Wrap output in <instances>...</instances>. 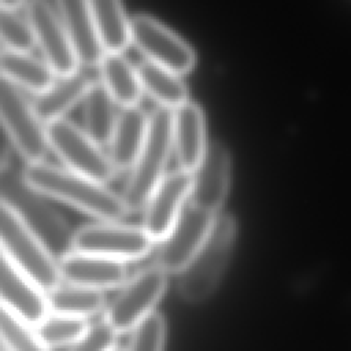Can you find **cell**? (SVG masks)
<instances>
[{"label":"cell","mask_w":351,"mask_h":351,"mask_svg":"<svg viewBox=\"0 0 351 351\" xmlns=\"http://www.w3.org/2000/svg\"><path fill=\"white\" fill-rule=\"evenodd\" d=\"M22 176L41 195L73 206L101 222H118L129 214L121 195L67 167L43 160L26 165Z\"/></svg>","instance_id":"1"},{"label":"cell","mask_w":351,"mask_h":351,"mask_svg":"<svg viewBox=\"0 0 351 351\" xmlns=\"http://www.w3.org/2000/svg\"><path fill=\"white\" fill-rule=\"evenodd\" d=\"M237 225L228 213L217 214L204 243L178 273L177 291L192 304L207 300L218 288L229 265Z\"/></svg>","instance_id":"2"},{"label":"cell","mask_w":351,"mask_h":351,"mask_svg":"<svg viewBox=\"0 0 351 351\" xmlns=\"http://www.w3.org/2000/svg\"><path fill=\"white\" fill-rule=\"evenodd\" d=\"M0 197L23 219L56 261L71 251L73 233L64 218L10 166L0 170Z\"/></svg>","instance_id":"3"},{"label":"cell","mask_w":351,"mask_h":351,"mask_svg":"<svg viewBox=\"0 0 351 351\" xmlns=\"http://www.w3.org/2000/svg\"><path fill=\"white\" fill-rule=\"evenodd\" d=\"M173 151V111L156 107L149 114L145 141L130 169L121 195L129 213L143 210L151 193L166 176L165 170Z\"/></svg>","instance_id":"4"},{"label":"cell","mask_w":351,"mask_h":351,"mask_svg":"<svg viewBox=\"0 0 351 351\" xmlns=\"http://www.w3.org/2000/svg\"><path fill=\"white\" fill-rule=\"evenodd\" d=\"M0 247L48 293L60 282L58 261L23 219L0 197Z\"/></svg>","instance_id":"5"},{"label":"cell","mask_w":351,"mask_h":351,"mask_svg":"<svg viewBox=\"0 0 351 351\" xmlns=\"http://www.w3.org/2000/svg\"><path fill=\"white\" fill-rule=\"evenodd\" d=\"M0 126L26 163L43 162L48 152L45 123L23 90L0 75Z\"/></svg>","instance_id":"6"},{"label":"cell","mask_w":351,"mask_h":351,"mask_svg":"<svg viewBox=\"0 0 351 351\" xmlns=\"http://www.w3.org/2000/svg\"><path fill=\"white\" fill-rule=\"evenodd\" d=\"M167 288V273L158 265L138 270L107 304L104 321L117 333L132 332L143 319L155 311Z\"/></svg>","instance_id":"7"},{"label":"cell","mask_w":351,"mask_h":351,"mask_svg":"<svg viewBox=\"0 0 351 351\" xmlns=\"http://www.w3.org/2000/svg\"><path fill=\"white\" fill-rule=\"evenodd\" d=\"M49 148L71 171L106 184L114 180L119 170L114 166L101 145L88 133L66 118L45 125Z\"/></svg>","instance_id":"8"},{"label":"cell","mask_w":351,"mask_h":351,"mask_svg":"<svg viewBox=\"0 0 351 351\" xmlns=\"http://www.w3.org/2000/svg\"><path fill=\"white\" fill-rule=\"evenodd\" d=\"M155 241L143 226L118 222H99L80 228L73 233L71 250L95 254L117 261H134L148 255Z\"/></svg>","instance_id":"9"},{"label":"cell","mask_w":351,"mask_h":351,"mask_svg":"<svg viewBox=\"0 0 351 351\" xmlns=\"http://www.w3.org/2000/svg\"><path fill=\"white\" fill-rule=\"evenodd\" d=\"M130 27L132 43L147 60L180 75L195 67L196 52L191 44L155 16L137 14L130 19Z\"/></svg>","instance_id":"10"},{"label":"cell","mask_w":351,"mask_h":351,"mask_svg":"<svg viewBox=\"0 0 351 351\" xmlns=\"http://www.w3.org/2000/svg\"><path fill=\"white\" fill-rule=\"evenodd\" d=\"M215 217L186 202L167 236L158 243L154 263L167 274L180 273L204 243Z\"/></svg>","instance_id":"11"},{"label":"cell","mask_w":351,"mask_h":351,"mask_svg":"<svg viewBox=\"0 0 351 351\" xmlns=\"http://www.w3.org/2000/svg\"><path fill=\"white\" fill-rule=\"evenodd\" d=\"M25 16L33 30L44 62L56 77H64L78 70V59L59 12L43 0L27 1Z\"/></svg>","instance_id":"12"},{"label":"cell","mask_w":351,"mask_h":351,"mask_svg":"<svg viewBox=\"0 0 351 351\" xmlns=\"http://www.w3.org/2000/svg\"><path fill=\"white\" fill-rule=\"evenodd\" d=\"M191 189L192 173L178 169L166 174L156 185L143 208V229L155 243L167 236L186 204Z\"/></svg>","instance_id":"13"},{"label":"cell","mask_w":351,"mask_h":351,"mask_svg":"<svg viewBox=\"0 0 351 351\" xmlns=\"http://www.w3.org/2000/svg\"><path fill=\"white\" fill-rule=\"evenodd\" d=\"M0 306L22 318L30 326H37L49 314L45 293L1 247Z\"/></svg>","instance_id":"14"},{"label":"cell","mask_w":351,"mask_h":351,"mask_svg":"<svg viewBox=\"0 0 351 351\" xmlns=\"http://www.w3.org/2000/svg\"><path fill=\"white\" fill-rule=\"evenodd\" d=\"M232 160L228 148L219 141L207 145L204 156L192 173V189L188 202L196 207L218 214L230 185Z\"/></svg>","instance_id":"15"},{"label":"cell","mask_w":351,"mask_h":351,"mask_svg":"<svg viewBox=\"0 0 351 351\" xmlns=\"http://www.w3.org/2000/svg\"><path fill=\"white\" fill-rule=\"evenodd\" d=\"M58 269L62 281L99 291L122 287L129 280L125 262L73 250L58 259Z\"/></svg>","instance_id":"16"},{"label":"cell","mask_w":351,"mask_h":351,"mask_svg":"<svg viewBox=\"0 0 351 351\" xmlns=\"http://www.w3.org/2000/svg\"><path fill=\"white\" fill-rule=\"evenodd\" d=\"M207 145L204 112L196 101L188 100L173 111V151L178 170L193 173Z\"/></svg>","instance_id":"17"},{"label":"cell","mask_w":351,"mask_h":351,"mask_svg":"<svg viewBox=\"0 0 351 351\" xmlns=\"http://www.w3.org/2000/svg\"><path fill=\"white\" fill-rule=\"evenodd\" d=\"M56 5L78 63L85 67H99L106 52L97 36L89 1L60 0Z\"/></svg>","instance_id":"18"},{"label":"cell","mask_w":351,"mask_h":351,"mask_svg":"<svg viewBox=\"0 0 351 351\" xmlns=\"http://www.w3.org/2000/svg\"><path fill=\"white\" fill-rule=\"evenodd\" d=\"M148 125L149 114L138 106L125 107L118 112L107 154L119 171L133 167L145 141Z\"/></svg>","instance_id":"19"},{"label":"cell","mask_w":351,"mask_h":351,"mask_svg":"<svg viewBox=\"0 0 351 351\" xmlns=\"http://www.w3.org/2000/svg\"><path fill=\"white\" fill-rule=\"evenodd\" d=\"M96 82L90 74L78 69L70 75L58 77L48 90L34 95L33 107L45 125L51 123L64 118V114L84 100Z\"/></svg>","instance_id":"20"},{"label":"cell","mask_w":351,"mask_h":351,"mask_svg":"<svg viewBox=\"0 0 351 351\" xmlns=\"http://www.w3.org/2000/svg\"><path fill=\"white\" fill-rule=\"evenodd\" d=\"M0 75L22 90H30L33 95L48 90L58 78L44 59L41 60L30 52H18L5 48L0 51Z\"/></svg>","instance_id":"21"},{"label":"cell","mask_w":351,"mask_h":351,"mask_svg":"<svg viewBox=\"0 0 351 351\" xmlns=\"http://www.w3.org/2000/svg\"><path fill=\"white\" fill-rule=\"evenodd\" d=\"M100 84L112 100L125 107H134L141 99L143 86L137 67L122 53H106L99 64Z\"/></svg>","instance_id":"22"},{"label":"cell","mask_w":351,"mask_h":351,"mask_svg":"<svg viewBox=\"0 0 351 351\" xmlns=\"http://www.w3.org/2000/svg\"><path fill=\"white\" fill-rule=\"evenodd\" d=\"M90 11L106 53H122L132 43L130 19L118 0H90Z\"/></svg>","instance_id":"23"},{"label":"cell","mask_w":351,"mask_h":351,"mask_svg":"<svg viewBox=\"0 0 351 351\" xmlns=\"http://www.w3.org/2000/svg\"><path fill=\"white\" fill-rule=\"evenodd\" d=\"M137 71L143 90H145L159 107L174 111L189 100L188 86L180 74L147 59L138 63Z\"/></svg>","instance_id":"24"},{"label":"cell","mask_w":351,"mask_h":351,"mask_svg":"<svg viewBox=\"0 0 351 351\" xmlns=\"http://www.w3.org/2000/svg\"><path fill=\"white\" fill-rule=\"evenodd\" d=\"M48 311L52 314L88 319L106 310L103 291L60 282L55 289L45 293Z\"/></svg>","instance_id":"25"},{"label":"cell","mask_w":351,"mask_h":351,"mask_svg":"<svg viewBox=\"0 0 351 351\" xmlns=\"http://www.w3.org/2000/svg\"><path fill=\"white\" fill-rule=\"evenodd\" d=\"M117 118L115 101L97 81L84 99V130L99 145H108Z\"/></svg>","instance_id":"26"},{"label":"cell","mask_w":351,"mask_h":351,"mask_svg":"<svg viewBox=\"0 0 351 351\" xmlns=\"http://www.w3.org/2000/svg\"><path fill=\"white\" fill-rule=\"evenodd\" d=\"M89 326L88 319L49 313L36 326V333L51 350L67 346L71 347L88 332Z\"/></svg>","instance_id":"27"},{"label":"cell","mask_w":351,"mask_h":351,"mask_svg":"<svg viewBox=\"0 0 351 351\" xmlns=\"http://www.w3.org/2000/svg\"><path fill=\"white\" fill-rule=\"evenodd\" d=\"M0 346L5 351H51L22 318L0 306Z\"/></svg>","instance_id":"28"},{"label":"cell","mask_w":351,"mask_h":351,"mask_svg":"<svg viewBox=\"0 0 351 351\" xmlns=\"http://www.w3.org/2000/svg\"><path fill=\"white\" fill-rule=\"evenodd\" d=\"M166 336V318L162 313L154 311L132 330L125 351H165Z\"/></svg>","instance_id":"29"},{"label":"cell","mask_w":351,"mask_h":351,"mask_svg":"<svg viewBox=\"0 0 351 351\" xmlns=\"http://www.w3.org/2000/svg\"><path fill=\"white\" fill-rule=\"evenodd\" d=\"M0 41L5 49L30 52L36 47L33 30L26 19L15 11L0 8Z\"/></svg>","instance_id":"30"},{"label":"cell","mask_w":351,"mask_h":351,"mask_svg":"<svg viewBox=\"0 0 351 351\" xmlns=\"http://www.w3.org/2000/svg\"><path fill=\"white\" fill-rule=\"evenodd\" d=\"M117 336L103 319L90 325L88 332L69 351H111L117 347Z\"/></svg>","instance_id":"31"},{"label":"cell","mask_w":351,"mask_h":351,"mask_svg":"<svg viewBox=\"0 0 351 351\" xmlns=\"http://www.w3.org/2000/svg\"><path fill=\"white\" fill-rule=\"evenodd\" d=\"M10 140L5 134V132L3 130V128L0 126V170L8 167L10 165Z\"/></svg>","instance_id":"32"},{"label":"cell","mask_w":351,"mask_h":351,"mask_svg":"<svg viewBox=\"0 0 351 351\" xmlns=\"http://www.w3.org/2000/svg\"><path fill=\"white\" fill-rule=\"evenodd\" d=\"M26 3L25 1H19V0H1L0 1V8L5 10V11H15L18 12L19 8L25 7Z\"/></svg>","instance_id":"33"},{"label":"cell","mask_w":351,"mask_h":351,"mask_svg":"<svg viewBox=\"0 0 351 351\" xmlns=\"http://www.w3.org/2000/svg\"><path fill=\"white\" fill-rule=\"evenodd\" d=\"M111 351H125V350H123V348H121V347H118V346H117V347H115V348H112V350H111Z\"/></svg>","instance_id":"34"},{"label":"cell","mask_w":351,"mask_h":351,"mask_svg":"<svg viewBox=\"0 0 351 351\" xmlns=\"http://www.w3.org/2000/svg\"><path fill=\"white\" fill-rule=\"evenodd\" d=\"M0 351H1V350H0Z\"/></svg>","instance_id":"35"}]
</instances>
